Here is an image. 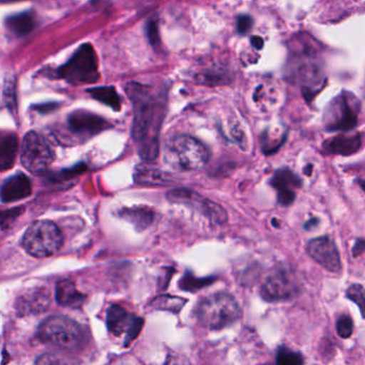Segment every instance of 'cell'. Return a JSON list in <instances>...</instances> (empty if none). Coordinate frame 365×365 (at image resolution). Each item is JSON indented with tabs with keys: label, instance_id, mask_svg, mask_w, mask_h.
Masks as SVG:
<instances>
[{
	"label": "cell",
	"instance_id": "21",
	"mask_svg": "<svg viewBox=\"0 0 365 365\" xmlns=\"http://www.w3.org/2000/svg\"><path fill=\"white\" fill-rule=\"evenodd\" d=\"M134 179L140 185H162L173 182L170 175L148 165L136 166Z\"/></svg>",
	"mask_w": 365,
	"mask_h": 365
},
{
	"label": "cell",
	"instance_id": "25",
	"mask_svg": "<svg viewBox=\"0 0 365 365\" xmlns=\"http://www.w3.org/2000/svg\"><path fill=\"white\" fill-rule=\"evenodd\" d=\"M346 297L358 305L361 315L365 318V288L360 284H354L346 290Z\"/></svg>",
	"mask_w": 365,
	"mask_h": 365
},
{
	"label": "cell",
	"instance_id": "8",
	"mask_svg": "<svg viewBox=\"0 0 365 365\" xmlns=\"http://www.w3.org/2000/svg\"><path fill=\"white\" fill-rule=\"evenodd\" d=\"M360 103L354 96L341 95L335 98L324 115L327 131H349L358 125Z\"/></svg>",
	"mask_w": 365,
	"mask_h": 365
},
{
	"label": "cell",
	"instance_id": "15",
	"mask_svg": "<svg viewBox=\"0 0 365 365\" xmlns=\"http://www.w3.org/2000/svg\"><path fill=\"white\" fill-rule=\"evenodd\" d=\"M68 123L73 133L84 138H91L110 127L106 119L85 110L72 113L68 118Z\"/></svg>",
	"mask_w": 365,
	"mask_h": 365
},
{
	"label": "cell",
	"instance_id": "30",
	"mask_svg": "<svg viewBox=\"0 0 365 365\" xmlns=\"http://www.w3.org/2000/svg\"><path fill=\"white\" fill-rule=\"evenodd\" d=\"M147 37L149 42L155 48L161 46V38H160L159 24H158L157 18H151L147 22L146 26Z\"/></svg>",
	"mask_w": 365,
	"mask_h": 365
},
{
	"label": "cell",
	"instance_id": "26",
	"mask_svg": "<svg viewBox=\"0 0 365 365\" xmlns=\"http://www.w3.org/2000/svg\"><path fill=\"white\" fill-rule=\"evenodd\" d=\"M302 356L299 352L292 351L287 347H279L277 350V363L281 365L303 364Z\"/></svg>",
	"mask_w": 365,
	"mask_h": 365
},
{
	"label": "cell",
	"instance_id": "38",
	"mask_svg": "<svg viewBox=\"0 0 365 365\" xmlns=\"http://www.w3.org/2000/svg\"><path fill=\"white\" fill-rule=\"evenodd\" d=\"M359 185H360L361 189L365 192V180H358Z\"/></svg>",
	"mask_w": 365,
	"mask_h": 365
},
{
	"label": "cell",
	"instance_id": "27",
	"mask_svg": "<svg viewBox=\"0 0 365 365\" xmlns=\"http://www.w3.org/2000/svg\"><path fill=\"white\" fill-rule=\"evenodd\" d=\"M4 101L12 112L16 110V80L14 78H7L4 87Z\"/></svg>",
	"mask_w": 365,
	"mask_h": 365
},
{
	"label": "cell",
	"instance_id": "7",
	"mask_svg": "<svg viewBox=\"0 0 365 365\" xmlns=\"http://www.w3.org/2000/svg\"><path fill=\"white\" fill-rule=\"evenodd\" d=\"M54 161V153L43 136L37 132L25 135L21 146V163L34 174H40L50 168Z\"/></svg>",
	"mask_w": 365,
	"mask_h": 365
},
{
	"label": "cell",
	"instance_id": "17",
	"mask_svg": "<svg viewBox=\"0 0 365 365\" xmlns=\"http://www.w3.org/2000/svg\"><path fill=\"white\" fill-rule=\"evenodd\" d=\"M33 191L31 181L26 175L19 173L8 178L1 187V202H19L29 197Z\"/></svg>",
	"mask_w": 365,
	"mask_h": 365
},
{
	"label": "cell",
	"instance_id": "6",
	"mask_svg": "<svg viewBox=\"0 0 365 365\" xmlns=\"http://www.w3.org/2000/svg\"><path fill=\"white\" fill-rule=\"evenodd\" d=\"M63 80L72 85H89L99 78V63L95 48L89 43L83 44L73 56L58 68Z\"/></svg>",
	"mask_w": 365,
	"mask_h": 365
},
{
	"label": "cell",
	"instance_id": "24",
	"mask_svg": "<svg viewBox=\"0 0 365 365\" xmlns=\"http://www.w3.org/2000/svg\"><path fill=\"white\" fill-rule=\"evenodd\" d=\"M88 93L93 99L110 106L116 112L121 110V99L114 87H96V88L88 89Z\"/></svg>",
	"mask_w": 365,
	"mask_h": 365
},
{
	"label": "cell",
	"instance_id": "13",
	"mask_svg": "<svg viewBox=\"0 0 365 365\" xmlns=\"http://www.w3.org/2000/svg\"><path fill=\"white\" fill-rule=\"evenodd\" d=\"M270 185L277 191V202L287 207L296 200V190L302 187V180L292 170L283 168L274 173Z\"/></svg>",
	"mask_w": 365,
	"mask_h": 365
},
{
	"label": "cell",
	"instance_id": "2",
	"mask_svg": "<svg viewBox=\"0 0 365 365\" xmlns=\"http://www.w3.org/2000/svg\"><path fill=\"white\" fill-rule=\"evenodd\" d=\"M38 339L63 351H78L86 344L82 327L71 318L54 315L46 318L38 328Z\"/></svg>",
	"mask_w": 365,
	"mask_h": 365
},
{
	"label": "cell",
	"instance_id": "37",
	"mask_svg": "<svg viewBox=\"0 0 365 365\" xmlns=\"http://www.w3.org/2000/svg\"><path fill=\"white\" fill-rule=\"evenodd\" d=\"M313 166L312 165H307V168H304V172L307 173V175H311L312 170H313Z\"/></svg>",
	"mask_w": 365,
	"mask_h": 365
},
{
	"label": "cell",
	"instance_id": "19",
	"mask_svg": "<svg viewBox=\"0 0 365 365\" xmlns=\"http://www.w3.org/2000/svg\"><path fill=\"white\" fill-rule=\"evenodd\" d=\"M55 298H56L57 303L61 307L78 309L85 302L86 296L78 292L73 282L65 279V281H61L57 284Z\"/></svg>",
	"mask_w": 365,
	"mask_h": 365
},
{
	"label": "cell",
	"instance_id": "35",
	"mask_svg": "<svg viewBox=\"0 0 365 365\" xmlns=\"http://www.w3.org/2000/svg\"><path fill=\"white\" fill-rule=\"evenodd\" d=\"M251 43L256 50H262L264 48V40H262V38L257 37V36L252 38Z\"/></svg>",
	"mask_w": 365,
	"mask_h": 365
},
{
	"label": "cell",
	"instance_id": "12",
	"mask_svg": "<svg viewBox=\"0 0 365 365\" xmlns=\"http://www.w3.org/2000/svg\"><path fill=\"white\" fill-rule=\"evenodd\" d=\"M307 253L316 262L330 272L341 270V260L334 241L328 236L318 237L307 243Z\"/></svg>",
	"mask_w": 365,
	"mask_h": 365
},
{
	"label": "cell",
	"instance_id": "14",
	"mask_svg": "<svg viewBox=\"0 0 365 365\" xmlns=\"http://www.w3.org/2000/svg\"><path fill=\"white\" fill-rule=\"evenodd\" d=\"M292 63V78H294L297 83L304 84L307 88V85H315L320 82L322 67L312 53L302 52L301 55L294 54Z\"/></svg>",
	"mask_w": 365,
	"mask_h": 365
},
{
	"label": "cell",
	"instance_id": "39",
	"mask_svg": "<svg viewBox=\"0 0 365 365\" xmlns=\"http://www.w3.org/2000/svg\"><path fill=\"white\" fill-rule=\"evenodd\" d=\"M3 3H12V1H20V0H1Z\"/></svg>",
	"mask_w": 365,
	"mask_h": 365
},
{
	"label": "cell",
	"instance_id": "22",
	"mask_svg": "<svg viewBox=\"0 0 365 365\" xmlns=\"http://www.w3.org/2000/svg\"><path fill=\"white\" fill-rule=\"evenodd\" d=\"M19 150V140L16 134L8 133L3 135L0 143V165L3 170L14 165Z\"/></svg>",
	"mask_w": 365,
	"mask_h": 365
},
{
	"label": "cell",
	"instance_id": "1",
	"mask_svg": "<svg viewBox=\"0 0 365 365\" xmlns=\"http://www.w3.org/2000/svg\"><path fill=\"white\" fill-rule=\"evenodd\" d=\"M125 91L133 104V138L140 157L155 159L159 153V134L165 116L168 93L140 83H129Z\"/></svg>",
	"mask_w": 365,
	"mask_h": 365
},
{
	"label": "cell",
	"instance_id": "3",
	"mask_svg": "<svg viewBox=\"0 0 365 365\" xmlns=\"http://www.w3.org/2000/svg\"><path fill=\"white\" fill-rule=\"evenodd\" d=\"M195 314L202 327L217 331L238 322L241 317V309L232 294L217 292L200 300L196 307Z\"/></svg>",
	"mask_w": 365,
	"mask_h": 365
},
{
	"label": "cell",
	"instance_id": "18",
	"mask_svg": "<svg viewBox=\"0 0 365 365\" xmlns=\"http://www.w3.org/2000/svg\"><path fill=\"white\" fill-rule=\"evenodd\" d=\"M362 147V136L360 134L356 135H339L330 138L324 143V153L329 155H351L358 153Z\"/></svg>",
	"mask_w": 365,
	"mask_h": 365
},
{
	"label": "cell",
	"instance_id": "31",
	"mask_svg": "<svg viewBox=\"0 0 365 365\" xmlns=\"http://www.w3.org/2000/svg\"><path fill=\"white\" fill-rule=\"evenodd\" d=\"M253 26V19L250 16H240L237 21V29L240 35L249 33Z\"/></svg>",
	"mask_w": 365,
	"mask_h": 365
},
{
	"label": "cell",
	"instance_id": "9",
	"mask_svg": "<svg viewBox=\"0 0 365 365\" xmlns=\"http://www.w3.org/2000/svg\"><path fill=\"white\" fill-rule=\"evenodd\" d=\"M300 292L298 282L287 270L273 271L260 288L262 298L267 302H281L294 298Z\"/></svg>",
	"mask_w": 365,
	"mask_h": 365
},
{
	"label": "cell",
	"instance_id": "4",
	"mask_svg": "<svg viewBox=\"0 0 365 365\" xmlns=\"http://www.w3.org/2000/svg\"><path fill=\"white\" fill-rule=\"evenodd\" d=\"M209 159L208 149L189 135H177L165 145V160L175 170L195 172L202 170Z\"/></svg>",
	"mask_w": 365,
	"mask_h": 365
},
{
	"label": "cell",
	"instance_id": "34",
	"mask_svg": "<svg viewBox=\"0 0 365 365\" xmlns=\"http://www.w3.org/2000/svg\"><path fill=\"white\" fill-rule=\"evenodd\" d=\"M58 106V103H53L52 102V103L39 104V106H35V110L43 114V113L53 112V110H56Z\"/></svg>",
	"mask_w": 365,
	"mask_h": 365
},
{
	"label": "cell",
	"instance_id": "36",
	"mask_svg": "<svg viewBox=\"0 0 365 365\" xmlns=\"http://www.w3.org/2000/svg\"><path fill=\"white\" fill-rule=\"evenodd\" d=\"M318 224H319V220H318L317 217H314V219L309 220V221H307V223L304 224V228L307 230H309L315 227V226H317Z\"/></svg>",
	"mask_w": 365,
	"mask_h": 365
},
{
	"label": "cell",
	"instance_id": "28",
	"mask_svg": "<svg viewBox=\"0 0 365 365\" xmlns=\"http://www.w3.org/2000/svg\"><path fill=\"white\" fill-rule=\"evenodd\" d=\"M336 332L341 339H349L354 332V322L347 314L341 315L336 322Z\"/></svg>",
	"mask_w": 365,
	"mask_h": 365
},
{
	"label": "cell",
	"instance_id": "10",
	"mask_svg": "<svg viewBox=\"0 0 365 365\" xmlns=\"http://www.w3.org/2000/svg\"><path fill=\"white\" fill-rule=\"evenodd\" d=\"M168 197L170 202L187 205V206L195 209L198 212L202 213L205 217L219 225L227 221V213L219 204L202 197L200 194L191 191V190H173L168 193Z\"/></svg>",
	"mask_w": 365,
	"mask_h": 365
},
{
	"label": "cell",
	"instance_id": "23",
	"mask_svg": "<svg viewBox=\"0 0 365 365\" xmlns=\"http://www.w3.org/2000/svg\"><path fill=\"white\" fill-rule=\"evenodd\" d=\"M121 217L134 224L138 230H145L153 224L155 212L147 207H134L121 211Z\"/></svg>",
	"mask_w": 365,
	"mask_h": 365
},
{
	"label": "cell",
	"instance_id": "32",
	"mask_svg": "<svg viewBox=\"0 0 365 365\" xmlns=\"http://www.w3.org/2000/svg\"><path fill=\"white\" fill-rule=\"evenodd\" d=\"M23 208H16L12 209V210L4 211L3 217H1V226H3V230H6L8 226L10 225L12 221H14V219H18L19 215L23 212Z\"/></svg>",
	"mask_w": 365,
	"mask_h": 365
},
{
	"label": "cell",
	"instance_id": "5",
	"mask_svg": "<svg viewBox=\"0 0 365 365\" xmlns=\"http://www.w3.org/2000/svg\"><path fill=\"white\" fill-rule=\"evenodd\" d=\"M61 230L51 221H37L29 226L22 239L27 253L34 257L46 258L55 255L63 247Z\"/></svg>",
	"mask_w": 365,
	"mask_h": 365
},
{
	"label": "cell",
	"instance_id": "29",
	"mask_svg": "<svg viewBox=\"0 0 365 365\" xmlns=\"http://www.w3.org/2000/svg\"><path fill=\"white\" fill-rule=\"evenodd\" d=\"M78 360L76 359L68 358V356H63V354H48L39 356L36 361L37 364H71V363H76Z\"/></svg>",
	"mask_w": 365,
	"mask_h": 365
},
{
	"label": "cell",
	"instance_id": "11",
	"mask_svg": "<svg viewBox=\"0 0 365 365\" xmlns=\"http://www.w3.org/2000/svg\"><path fill=\"white\" fill-rule=\"evenodd\" d=\"M106 324L110 332L115 336L125 334V345H128L138 336L144 322L142 318L128 313L123 307L112 305L108 311Z\"/></svg>",
	"mask_w": 365,
	"mask_h": 365
},
{
	"label": "cell",
	"instance_id": "20",
	"mask_svg": "<svg viewBox=\"0 0 365 365\" xmlns=\"http://www.w3.org/2000/svg\"><path fill=\"white\" fill-rule=\"evenodd\" d=\"M36 26V19L33 12H22L8 16L6 27L10 33L16 37H24L34 31Z\"/></svg>",
	"mask_w": 365,
	"mask_h": 365
},
{
	"label": "cell",
	"instance_id": "33",
	"mask_svg": "<svg viewBox=\"0 0 365 365\" xmlns=\"http://www.w3.org/2000/svg\"><path fill=\"white\" fill-rule=\"evenodd\" d=\"M365 252V239H356L354 243V249H352V255L354 257H358L361 254Z\"/></svg>",
	"mask_w": 365,
	"mask_h": 365
},
{
	"label": "cell",
	"instance_id": "16",
	"mask_svg": "<svg viewBox=\"0 0 365 365\" xmlns=\"http://www.w3.org/2000/svg\"><path fill=\"white\" fill-rule=\"evenodd\" d=\"M50 303V294L46 288H29L16 299V309L20 315H38L46 311Z\"/></svg>",
	"mask_w": 365,
	"mask_h": 365
}]
</instances>
